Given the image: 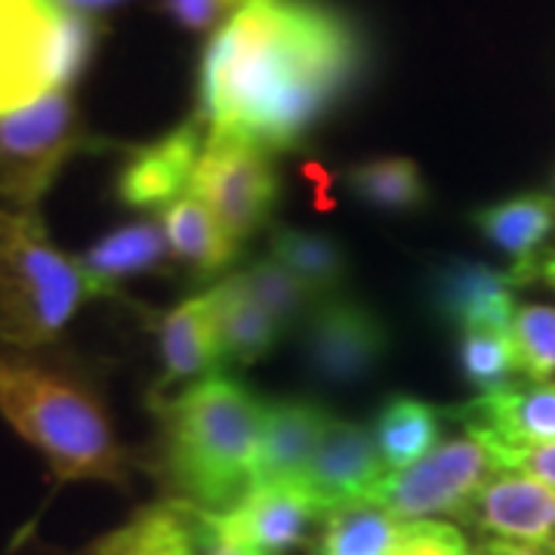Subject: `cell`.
<instances>
[{
  "label": "cell",
  "mask_w": 555,
  "mask_h": 555,
  "mask_svg": "<svg viewBox=\"0 0 555 555\" xmlns=\"http://www.w3.org/2000/svg\"><path fill=\"white\" fill-rule=\"evenodd\" d=\"M392 555H476V550L469 546V540L454 521L423 518V521H404L398 550Z\"/></svg>",
  "instance_id": "cell-30"
},
{
  "label": "cell",
  "mask_w": 555,
  "mask_h": 555,
  "mask_svg": "<svg viewBox=\"0 0 555 555\" xmlns=\"http://www.w3.org/2000/svg\"><path fill=\"white\" fill-rule=\"evenodd\" d=\"M96 40L93 16L60 0H0V118L68 93Z\"/></svg>",
  "instance_id": "cell-5"
},
{
  "label": "cell",
  "mask_w": 555,
  "mask_h": 555,
  "mask_svg": "<svg viewBox=\"0 0 555 555\" xmlns=\"http://www.w3.org/2000/svg\"><path fill=\"white\" fill-rule=\"evenodd\" d=\"M456 361L466 383L478 389V396L503 389L521 377L513 327H473L456 334Z\"/></svg>",
  "instance_id": "cell-27"
},
{
  "label": "cell",
  "mask_w": 555,
  "mask_h": 555,
  "mask_svg": "<svg viewBox=\"0 0 555 555\" xmlns=\"http://www.w3.org/2000/svg\"><path fill=\"white\" fill-rule=\"evenodd\" d=\"M80 555H102L100 543H90V546H87V550H83V553H80Z\"/></svg>",
  "instance_id": "cell-37"
},
{
  "label": "cell",
  "mask_w": 555,
  "mask_h": 555,
  "mask_svg": "<svg viewBox=\"0 0 555 555\" xmlns=\"http://www.w3.org/2000/svg\"><path fill=\"white\" fill-rule=\"evenodd\" d=\"M367 43L356 22L318 0H250L201 60L207 137L291 152L356 87Z\"/></svg>",
  "instance_id": "cell-1"
},
{
  "label": "cell",
  "mask_w": 555,
  "mask_h": 555,
  "mask_svg": "<svg viewBox=\"0 0 555 555\" xmlns=\"http://www.w3.org/2000/svg\"><path fill=\"white\" fill-rule=\"evenodd\" d=\"M389 469L379 456L374 433L356 420L334 416L318 441V451L302 476V485L315 496L324 513L361 503L377 494Z\"/></svg>",
  "instance_id": "cell-12"
},
{
  "label": "cell",
  "mask_w": 555,
  "mask_h": 555,
  "mask_svg": "<svg viewBox=\"0 0 555 555\" xmlns=\"http://www.w3.org/2000/svg\"><path fill=\"white\" fill-rule=\"evenodd\" d=\"M149 404L160 426L158 473L173 500L229 513L254 491L266 404L244 383L219 374Z\"/></svg>",
  "instance_id": "cell-3"
},
{
  "label": "cell",
  "mask_w": 555,
  "mask_h": 555,
  "mask_svg": "<svg viewBox=\"0 0 555 555\" xmlns=\"http://www.w3.org/2000/svg\"><path fill=\"white\" fill-rule=\"evenodd\" d=\"M331 420L334 414L309 398L269 401L262 411L254 488L278 481H302Z\"/></svg>",
  "instance_id": "cell-17"
},
{
  "label": "cell",
  "mask_w": 555,
  "mask_h": 555,
  "mask_svg": "<svg viewBox=\"0 0 555 555\" xmlns=\"http://www.w3.org/2000/svg\"><path fill=\"white\" fill-rule=\"evenodd\" d=\"M160 229L170 247V259L179 262L189 275H219L238 259V247L217 217L195 195H182L160 210Z\"/></svg>",
  "instance_id": "cell-21"
},
{
  "label": "cell",
  "mask_w": 555,
  "mask_h": 555,
  "mask_svg": "<svg viewBox=\"0 0 555 555\" xmlns=\"http://www.w3.org/2000/svg\"><path fill=\"white\" fill-rule=\"evenodd\" d=\"M225 7H244V3H250V0H222Z\"/></svg>",
  "instance_id": "cell-38"
},
{
  "label": "cell",
  "mask_w": 555,
  "mask_h": 555,
  "mask_svg": "<svg viewBox=\"0 0 555 555\" xmlns=\"http://www.w3.org/2000/svg\"><path fill=\"white\" fill-rule=\"evenodd\" d=\"M404 531V521L374 500L346 503L324 513L312 537V555H392Z\"/></svg>",
  "instance_id": "cell-24"
},
{
  "label": "cell",
  "mask_w": 555,
  "mask_h": 555,
  "mask_svg": "<svg viewBox=\"0 0 555 555\" xmlns=\"http://www.w3.org/2000/svg\"><path fill=\"white\" fill-rule=\"evenodd\" d=\"M170 257V247L164 238V229L155 219H139L130 225H120L115 232L102 235L90 244L78 259L80 272L90 284V294L96 297H118L120 284L130 278L160 272Z\"/></svg>",
  "instance_id": "cell-19"
},
{
  "label": "cell",
  "mask_w": 555,
  "mask_h": 555,
  "mask_svg": "<svg viewBox=\"0 0 555 555\" xmlns=\"http://www.w3.org/2000/svg\"><path fill=\"white\" fill-rule=\"evenodd\" d=\"M87 299L78 259L50 238L40 214L0 207V343L53 346Z\"/></svg>",
  "instance_id": "cell-4"
},
{
  "label": "cell",
  "mask_w": 555,
  "mask_h": 555,
  "mask_svg": "<svg viewBox=\"0 0 555 555\" xmlns=\"http://www.w3.org/2000/svg\"><path fill=\"white\" fill-rule=\"evenodd\" d=\"M105 142L87 130L68 93L0 118V207L40 214V201L60 173Z\"/></svg>",
  "instance_id": "cell-6"
},
{
  "label": "cell",
  "mask_w": 555,
  "mask_h": 555,
  "mask_svg": "<svg viewBox=\"0 0 555 555\" xmlns=\"http://www.w3.org/2000/svg\"><path fill=\"white\" fill-rule=\"evenodd\" d=\"M152 327L158 337L160 356V377L152 389V398L164 396L177 383H189V379L198 383L225 374L210 291L182 299L170 312H160Z\"/></svg>",
  "instance_id": "cell-16"
},
{
  "label": "cell",
  "mask_w": 555,
  "mask_h": 555,
  "mask_svg": "<svg viewBox=\"0 0 555 555\" xmlns=\"http://www.w3.org/2000/svg\"><path fill=\"white\" fill-rule=\"evenodd\" d=\"M476 555H555L550 546H534V543H516V540H500V537H481Z\"/></svg>",
  "instance_id": "cell-34"
},
{
  "label": "cell",
  "mask_w": 555,
  "mask_h": 555,
  "mask_svg": "<svg viewBox=\"0 0 555 555\" xmlns=\"http://www.w3.org/2000/svg\"><path fill=\"white\" fill-rule=\"evenodd\" d=\"M478 235L509 257V269L521 284H534L537 259L546 254V244L555 235V198L546 192H525L513 198L494 201L473 210Z\"/></svg>",
  "instance_id": "cell-18"
},
{
  "label": "cell",
  "mask_w": 555,
  "mask_h": 555,
  "mask_svg": "<svg viewBox=\"0 0 555 555\" xmlns=\"http://www.w3.org/2000/svg\"><path fill=\"white\" fill-rule=\"evenodd\" d=\"M62 7L68 10H78V13H96V10H108V7H118V3H127V0H60Z\"/></svg>",
  "instance_id": "cell-36"
},
{
  "label": "cell",
  "mask_w": 555,
  "mask_h": 555,
  "mask_svg": "<svg viewBox=\"0 0 555 555\" xmlns=\"http://www.w3.org/2000/svg\"><path fill=\"white\" fill-rule=\"evenodd\" d=\"M0 416L47 460L56 488H130L133 454L118 438L100 377L75 356L0 343Z\"/></svg>",
  "instance_id": "cell-2"
},
{
  "label": "cell",
  "mask_w": 555,
  "mask_h": 555,
  "mask_svg": "<svg viewBox=\"0 0 555 555\" xmlns=\"http://www.w3.org/2000/svg\"><path fill=\"white\" fill-rule=\"evenodd\" d=\"M192 195L217 217L235 244H244L266 225L281 195V179L269 155L232 137H207Z\"/></svg>",
  "instance_id": "cell-8"
},
{
  "label": "cell",
  "mask_w": 555,
  "mask_h": 555,
  "mask_svg": "<svg viewBox=\"0 0 555 555\" xmlns=\"http://www.w3.org/2000/svg\"><path fill=\"white\" fill-rule=\"evenodd\" d=\"M204 521L235 543L254 546L266 555H281L309 543L318 534L324 509L302 481L257 485L229 513H201Z\"/></svg>",
  "instance_id": "cell-10"
},
{
  "label": "cell",
  "mask_w": 555,
  "mask_h": 555,
  "mask_svg": "<svg viewBox=\"0 0 555 555\" xmlns=\"http://www.w3.org/2000/svg\"><path fill=\"white\" fill-rule=\"evenodd\" d=\"M521 278L513 269H494L473 259H448L426 284L433 315L463 334L473 327H513Z\"/></svg>",
  "instance_id": "cell-11"
},
{
  "label": "cell",
  "mask_w": 555,
  "mask_h": 555,
  "mask_svg": "<svg viewBox=\"0 0 555 555\" xmlns=\"http://www.w3.org/2000/svg\"><path fill=\"white\" fill-rule=\"evenodd\" d=\"M217 312L219 349L225 367H250L281 343V327L247 291L241 272L225 275L210 287Z\"/></svg>",
  "instance_id": "cell-20"
},
{
  "label": "cell",
  "mask_w": 555,
  "mask_h": 555,
  "mask_svg": "<svg viewBox=\"0 0 555 555\" xmlns=\"http://www.w3.org/2000/svg\"><path fill=\"white\" fill-rule=\"evenodd\" d=\"M496 466L485 441L463 429V436L448 438L433 448L414 466L386 476L371 496L401 521L423 518H463L481 485L494 476Z\"/></svg>",
  "instance_id": "cell-7"
},
{
  "label": "cell",
  "mask_w": 555,
  "mask_h": 555,
  "mask_svg": "<svg viewBox=\"0 0 555 555\" xmlns=\"http://www.w3.org/2000/svg\"><path fill=\"white\" fill-rule=\"evenodd\" d=\"M269 257L294 272L321 299L343 294L349 262L334 238L294 225H275L269 232Z\"/></svg>",
  "instance_id": "cell-25"
},
{
  "label": "cell",
  "mask_w": 555,
  "mask_h": 555,
  "mask_svg": "<svg viewBox=\"0 0 555 555\" xmlns=\"http://www.w3.org/2000/svg\"><path fill=\"white\" fill-rule=\"evenodd\" d=\"M160 3L189 31H204V28L217 25L225 10L222 0H160Z\"/></svg>",
  "instance_id": "cell-32"
},
{
  "label": "cell",
  "mask_w": 555,
  "mask_h": 555,
  "mask_svg": "<svg viewBox=\"0 0 555 555\" xmlns=\"http://www.w3.org/2000/svg\"><path fill=\"white\" fill-rule=\"evenodd\" d=\"M96 543L102 555H198V509L182 500H160Z\"/></svg>",
  "instance_id": "cell-22"
},
{
  "label": "cell",
  "mask_w": 555,
  "mask_h": 555,
  "mask_svg": "<svg viewBox=\"0 0 555 555\" xmlns=\"http://www.w3.org/2000/svg\"><path fill=\"white\" fill-rule=\"evenodd\" d=\"M531 281H540L543 287H550L555 294V250H546L543 257L537 259L534 272H531Z\"/></svg>",
  "instance_id": "cell-35"
},
{
  "label": "cell",
  "mask_w": 555,
  "mask_h": 555,
  "mask_svg": "<svg viewBox=\"0 0 555 555\" xmlns=\"http://www.w3.org/2000/svg\"><path fill=\"white\" fill-rule=\"evenodd\" d=\"M478 438V436H476ZM485 441V438H481ZM488 454L494 460L496 469L506 473H521V476L534 478L540 485L555 491V444H534V448H503L485 441Z\"/></svg>",
  "instance_id": "cell-31"
},
{
  "label": "cell",
  "mask_w": 555,
  "mask_h": 555,
  "mask_svg": "<svg viewBox=\"0 0 555 555\" xmlns=\"http://www.w3.org/2000/svg\"><path fill=\"white\" fill-rule=\"evenodd\" d=\"M444 416L448 411L414 396H389L383 401L371 433L389 476L414 466L416 460H423L441 444Z\"/></svg>",
  "instance_id": "cell-23"
},
{
  "label": "cell",
  "mask_w": 555,
  "mask_h": 555,
  "mask_svg": "<svg viewBox=\"0 0 555 555\" xmlns=\"http://www.w3.org/2000/svg\"><path fill=\"white\" fill-rule=\"evenodd\" d=\"M241 278H244L254 299L281 327V334H291L294 327H302L321 302L318 294H312L294 272H287L272 257L250 262L247 269H241Z\"/></svg>",
  "instance_id": "cell-28"
},
{
  "label": "cell",
  "mask_w": 555,
  "mask_h": 555,
  "mask_svg": "<svg viewBox=\"0 0 555 555\" xmlns=\"http://www.w3.org/2000/svg\"><path fill=\"white\" fill-rule=\"evenodd\" d=\"M392 334L377 309L352 297H327L302 324V358L318 383L352 386L367 379L389 352Z\"/></svg>",
  "instance_id": "cell-9"
},
{
  "label": "cell",
  "mask_w": 555,
  "mask_h": 555,
  "mask_svg": "<svg viewBox=\"0 0 555 555\" xmlns=\"http://www.w3.org/2000/svg\"><path fill=\"white\" fill-rule=\"evenodd\" d=\"M346 189L364 207H374L383 214H414L429 201V185L423 179V170L411 158H398V155L361 160L349 167Z\"/></svg>",
  "instance_id": "cell-26"
},
{
  "label": "cell",
  "mask_w": 555,
  "mask_h": 555,
  "mask_svg": "<svg viewBox=\"0 0 555 555\" xmlns=\"http://www.w3.org/2000/svg\"><path fill=\"white\" fill-rule=\"evenodd\" d=\"M460 521L473 525L481 537L555 550V491L521 473L496 469Z\"/></svg>",
  "instance_id": "cell-15"
},
{
  "label": "cell",
  "mask_w": 555,
  "mask_h": 555,
  "mask_svg": "<svg viewBox=\"0 0 555 555\" xmlns=\"http://www.w3.org/2000/svg\"><path fill=\"white\" fill-rule=\"evenodd\" d=\"M456 423L503 448L555 444V383H509L451 408Z\"/></svg>",
  "instance_id": "cell-14"
},
{
  "label": "cell",
  "mask_w": 555,
  "mask_h": 555,
  "mask_svg": "<svg viewBox=\"0 0 555 555\" xmlns=\"http://www.w3.org/2000/svg\"><path fill=\"white\" fill-rule=\"evenodd\" d=\"M513 339L525 383H555V306L518 302Z\"/></svg>",
  "instance_id": "cell-29"
},
{
  "label": "cell",
  "mask_w": 555,
  "mask_h": 555,
  "mask_svg": "<svg viewBox=\"0 0 555 555\" xmlns=\"http://www.w3.org/2000/svg\"><path fill=\"white\" fill-rule=\"evenodd\" d=\"M201 139H204V118L195 115L182 120L167 137L130 149L115 179L118 198L133 210H158V214L167 204L182 198L185 189H192V177L204 152Z\"/></svg>",
  "instance_id": "cell-13"
},
{
  "label": "cell",
  "mask_w": 555,
  "mask_h": 555,
  "mask_svg": "<svg viewBox=\"0 0 555 555\" xmlns=\"http://www.w3.org/2000/svg\"><path fill=\"white\" fill-rule=\"evenodd\" d=\"M198 534H201V553L204 555H266L254 550V546H244V543H235V540H229V537L217 534L204 516H201L198 509Z\"/></svg>",
  "instance_id": "cell-33"
}]
</instances>
